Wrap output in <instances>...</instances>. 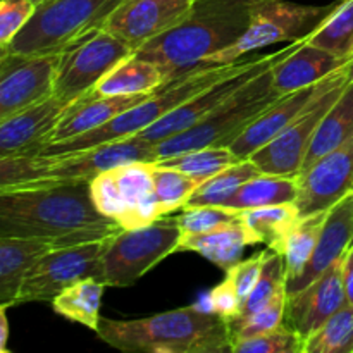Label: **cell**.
I'll return each mask as SVG.
<instances>
[{
    "label": "cell",
    "instance_id": "obj_26",
    "mask_svg": "<svg viewBox=\"0 0 353 353\" xmlns=\"http://www.w3.org/2000/svg\"><path fill=\"white\" fill-rule=\"evenodd\" d=\"M164 83V74L157 64L133 54L107 72L90 93L102 97L141 95L155 92Z\"/></svg>",
    "mask_w": 353,
    "mask_h": 353
},
{
    "label": "cell",
    "instance_id": "obj_25",
    "mask_svg": "<svg viewBox=\"0 0 353 353\" xmlns=\"http://www.w3.org/2000/svg\"><path fill=\"white\" fill-rule=\"evenodd\" d=\"M252 238L241 221L216 228L207 233L181 234L176 252H195L228 271L243 257L245 247H250Z\"/></svg>",
    "mask_w": 353,
    "mask_h": 353
},
{
    "label": "cell",
    "instance_id": "obj_47",
    "mask_svg": "<svg viewBox=\"0 0 353 353\" xmlns=\"http://www.w3.org/2000/svg\"><path fill=\"white\" fill-rule=\"evenodd\" d=\"M31 2H34V3H37V6H40V3L45 2V0H31Z\"/></svg>",
    "mask_w": 353,
    "mask_h": 353
},
{
    "label": "cell",
    "instance_id": "obj_35",
    "mask_svg": "<svg viewBox=\"0 0 353 353\" xmlns=\"http://www.w3.org/2000/svg\"><path fill=\"white\" fill-rule=\"evenodd\" d=\"M303 353H353V305L347 303L305 340Z\"/></svg>",
    "mask_w": 353,
    "mask_h": 353
},
{
    "label": "cell",
    "instance_id": "obj_38",
    "mask_svg": "<svg viewBox=\"0 0 353 353\" xmlns=\"http://www.w3.org/2000/svg\"><path fill=\"white\" fill-rule=\"evenodd\" d=\"M303 350L305 338L285 323L257 336L241 338L231 343V353H303Z\"/></svg>",
    "mask_w": 353,
    "mask_h": 353
},
{
    "label": "cell",
    "instance_id": "obj_29",
    "mask_svg": "<svg viewBox=\"0 0 353 353\" xmlns=\"http://www.w3.org/2000/svg\"><path fill=\"white\" fill-rule=\"evenodd\" d=\"M105 285L100 279L90 278L74 283L52 300V307L57 316L97 331L100 324V305Z\"/></svg>",
    "mask_w": 353,
    "mask_h": 353
},
{
    "label": "cell",
    "instance_id": "obj_6",
    "mask_svg": "<svg viewBox=\"0 0 353 353\" xmlns=\"http://www.w3.org/2000/svg\"><path fill=\"white\" fill-rule=\"evenodd\" d=\"M276 64L278 62L243 83L195 126L155 145L157 161L196 148L230 147L252 121L285 95L274 88L272 69Z\"/></svg>",
    "mask_w": 353,
    "mask_h": 353
},
{
    "label": "cell",
    "instance_id": "obj_39",
    "mask_svg": "<svg viewBox=\"0 0 353 353\" xmlns=\"http://www.w3.org/2000/svg\"><path fill=\"white\" fill-rule=\"evenodd\" d=\"M286 296L288 292L281 290L268 305L259 309L257 312L250 314L247 317H240V319L230 321V333H231V343L234 340H241V338L257 336V334L271 331L274 327L281 326L285 323V310H286Z\"/></svg>",
    "mask_w": 353,
    "mask_h": 353
},
{
    "label": "cell",
    "instance_id": "obj_11",
    "mask_svg": "<svg viewBox=\"0 0 353 353\" xmlns=\"http://www.w3.org/2000/svg\"><path fill=\"white\" fill-rule=\"evenodd\" d=\"M154 172L152 162H133L100 172L90 183L97 209L117 221L124 230L161 219L154 193Z\"/></svg>",
    "mask_w": 353,
    "mask_h": 353
},
{
    "label": "cell",
    "instance_id": "obj_5",
    "mask_svg": "<svg viewBox=\"0 0 353 353\" xmlns=\"http://www.w3.org/2000/svg\"><path fill=\"white\" fill-rule=\"evenodd\" d=\"M240 61L230 62V64L202 65V68L193 69V71L186 72V74L179 76V78L164 83L161 88L150 93L147 99H143L140 103L131 107V109L121 112L119 116L110 119L103 126L88 131L85 134H79V137L69 138V140L57 141V143H47L41 148H38L37 152H33V154L26 155L71 154V152L86 150V148L99 147V145L114 143V141L137 137L141 131H145L152 124L157 123L159 119H162L169 112L183 105L193 95H196L199 92L205 90L207 86L212 85L214 81L230 74L240 64Z\"/></svg>",
    "mask_w": 353,
    "mask_h": 353
},
{
    "label": "cell",
    "instance_id": "obj_43",
    "mask_svg": "<svg viewBox=\"0 0 353 353\" xmlns=\"http://www.w3.org/2000/svg\"><path fill=\"white\" fill-rule=\"evenodd\" d=\"M241 305H243V302L238 296L236 288H234L233 281L228 276H224V279L216 288L210 290L205 302V307L210 312L217 314V316H221L228 323L240 316Z\"/></svg>",
    "mask_w": 353,
    "mask_h": 353
},
{
    "label": "cell",
    "instance_id": "obj_9",
    "mask_svg": "<svg viewBox=\"0 0 353 353\" xmlns=\"http://www.w3.org/2000/svg\"><path fill=\"white\" fill-rule=\"evenodd\" d=\"M350 61L327 76L323 90L278 137L250 155V161L261 172L288 178H296L300 174L321 121L350 83Z\"/></svg>",
    "mask_w": 353,
    "mask_h": 353
},
{
    "label": "cell",
    "instance_id": "obj_36",
    "mask_svg": "<svg viewBox=\"0 0 353 353\" xmlns=\"http://www.w3.org/2000/svg\"><path fill=\"white\" fill-rule=\"evenodd\" d=\"M154 193L157 199L162 217L181 210L202 181L169 168H155Z\"/></svg>",
    "mask_w": 353,
    "mask_h": 353
},
{
    "label": "cell",
    "instance_id": "obj_19",
    "mask_svg": "<svg viewBox=\"0 0 353 353\" xmlns=\"http://www.w3.org/2000/svg\"><path fill=\"white\" fill-rule=\"evenodd\" d=\"M353 243V192L331 207L324 217L317 245L309 264L295 279L286 281L288 295L300 292L345 257Z\"/></svg>",
    "mask_w": 353,
    "mask_h": 353
},
{
    "label": "cell",
    "instance_id": "obj_44",
    "mask_svg": "<svg viewBox=\"0 0 353 353\" xmlns=\"http://www.w3.org/2000/svg\"><path fill=\"white\" fill-rule=\"evenodd\" d=\"M343 285L345 293H347V302L353 305V243L345 254L343 261Z\"/></svg>",
    "mask_w": 353,
    "mask_h": 353
},
{
    "label": "cell",
    "instance_id": "obj_20",
    "mask_svg": "<svg viewBox=\"0 0 353 353\" xmlns=\"http://www.w3.org/2000/svg\"><path fill=\"white\" fill-rule=\"evenodd\" d=\"M68 103L52 95L0 121V159L33 154L43 147L61 121Z\"/></svg>",
    "mask_w": 353,
    "mask_h": 353
},
{
    "label": "cell",
    "instance_id": "obj_3",
    "mask_svg": "<svg viewBox=\"0 0 353 353\" xmlns=\"http://www.w3.org/2000/svg\"><path fill=\"white\" fill-rule=\"evenodd\" d=\"M97 336L131 353L231 352L230 324L207 307L192 305L141 319H100Z\"/></svg>",
    "mask_w": 353,
    "mask_h": 353
},
{
    "label": "cell",
    "instance_id": "obj_15",
    "mask_svg": "<svg viewBox=\"0 0 353 353\" xmlns=\"http://www.w3.org/2000/svg\"><path fill=\"white\" fill-rule=\"evenodd\" d=\"M62 52H0V121L54 95Z\"/></svg>",
    "mask_w": 353,
    "mask_h": 353
},
{
    "label": "cell",
    "instance_id": "obj_22",
    "mask_svg": "<svg viewBox=\"0 0 353 353\" xmlns=\"http://www.w3.org/2000/svg\"><path fill=\"white\" fill-rule=\"evenodd\" d=\"M150 93L121 97H102L95 95V93H86L85 97L65 107L61 121L57 123L47 143H57V141L69 140V138L79 137V134L97 130V128L107 124L116 116H119L121 112L140 103Z\"/></svg>",
    "mask_w": 353,
    "mask_h": 353
},
{
    "label": "cell",
    "instance_id": "obj_18",
    "mask_svg": "<svg viewBox=\"0 0 353 353\" xmlns=\"http://www.w3.org/2000/svg\"><path fill=\"white\" fill-rule=\"evenodd\" d=\"M343 261L345 257L305 288L286 296L285 324L299 331L305 340L348 303L343 285Z\"/></svg>",
    "mask_w": 353,
    "mask_h": 353
},
{
    "label": "cell",
    "instance_id": "obj_21",
    "mask_svg": "<svg viewBox=\"0 0 353 353\" xmlns=\"http://www.w3.org/2000/svg\"><path fill=\"white\" fill-rule=\"evenodd\" d=\"M327 78H324L323 81L317 83V85L307 86V88L296 90V92L286 93L283 95L278 102L272 103L269 109H265L261 116L255 121H252L247 126V130L230 145L231 150L234 152L236 157H240L241 161L245 159H250V155L254 152H257L259 148L264 147L268 141H271L272 138L278 137L303 109L310 103V100L317 95V93L323 90L324 83Z\"/></svg>",
    "mask_w": 353,
    "mask_h": 353
},
{
    "label": "cell",
    "instance_id": "obj_14",
    "mask_svg": "<svg viewBox=\"0 0 353 353\" xmlns=\"http://www.w3.org/2000/svg\"><path fill=\"white\" fill-rule=\"evenodd\" d=\"M109 240L54 248L45 254L28 272L16 299V305L52 302L59 293L74 283L90 278L99 279L100 261Z\"/></svg>",
    "mask_w": 353,
    "mask_h": 353
},
{
    "label": "cell",
    "instance_id": "obj_40",
    "mask_svg": "<svg viewBox=\"0 0 353 353\" xmlns=\"http://www.w3.org/2000/svg\"><path fill=\"white\" fill-rule=\"evenodd\" d=\"M241 210L231 209L226 205H202V207H185L181 214L176 216L181 234H199L207 233L216 228L240 221Z\"/></svg>",
    "mask_w": 353,
    "mask_h": 353
},
{
    "label": "cell",
    "instance_id": "obj_33",
    "mask_svg": "<svg viewBox=\"0 0 353 353\" xmlns=\"http://www.w3.org/2000/svg\"><path fill=\"white\" fill-rule=\"evenodd\" d=\"M240 161L241 159L236 157L230 147H205L179 155H172V157L168 159H159L152 164L155 168L176 169V171L185 172V174L203 183L205 179L212 178L214 174L224 171V169Z\"/></svg>",
    "mask_w": 353,
    "mask_h": 353
},
{
    "label": "cell",
    "instance_id": "obj_31",
    "mask_svg": "<svg viewBox=\"0 0 353 353\" xmlns=\"http://www.w3.org/2000/svg\"><path fill=\"white\" fill-rule=\"evenodd\" d=\"M261 174V169L250 161L236 162L224 171L217 172L212 178L205 179L199 188L193 192L185 207H202V205H224L234 193L240 190L241 185L248 179ZM183 207V209H185Z\"/></svg>",
    "mask_w": 353,
    "mask_h": 353
},
{
    "label": "cell",
    "instance_id": "obj_28",
    "mask_svg": "<svg viewBox=\"0 0 353 353\" xmlns=\"http://www.w3.org/2000/svg\"><path fill=\"white\" fill-rule=\"evenodd\" d=\"M299 217L300 212L296 209L295 202H293L281 203V205L243 209L240 221L247 228L252 243H265L269 250L279 254L290 230L299 221Z\"/></svg>",
    "mask_w": 353,
    "mask_h": 353
},
{
    "label": "cell",
    "instance_id": "obj_41",
    "mask_svg": "<svg viewBox=\"0 0 353 353\" xmlns=\"http://www.w3.org/2000/svg\"><path fill=\"white\" fill-rule=\"evenodd\" d=\"M37 10L31 0H0V48L7 47Z\"/></svg>",
    "mask_w": 353,
    "mask_h": 353
},
{
    "label": "cell",
    "instance_id": "obj_2",
    "mask_svg": "<svg viewBox=\"0 0 353 353\" xmlns=\"http://www.w3.org/2000/svg\"><path fill=\"white\" fill-rule=\"evenodd\" d=\"M261 0H195L185 19L134 55L161 68L165 83L196 68L240 40Z\"/></svg>",
    "mask_w": 353,
    "mask_h": 353
},
{
    "label": "cell",
    "instance_id": "obj_4",
    "mask_svg": "<svg viewBox=\"0 0 353 353\" xmlns=\"http://www.w3.org/2000/svg\"><path fill=\"white\" fill-rule=\"evenodd\" d=\"M155 161V145L147 143L138 137L71 154L16 155L0 159V190L92 183L100 172L117 165Z\"/></svg>",
    "mask_w": 353,
    "mask_h": 353
},
{
    "label": "cell",
    "instance_id": "obj_12",
    "mask_svg": "<svg viewBox=\"0 0 353 353\" xmlns=\"http://www.w3.org/2000/svg\"><path fill=\"white\" fill-rule=\"evenodd\" d=\"M133 54L130 45L103 28L85 34L62 50L54 95L68 105L76 102L92 92L107 72Z\"/></svg>",
    "mask_w": 353,
    "mask_h": 353
},
{
    "label": "cell",
    "instance_id": "obj_32",
    "mask_svg": "<svg viewBox=\"0 0 353 353\" xmlns=\"http://www.w3.org/2000/svg\"><path fill=\"white\" fill-rule=\"evenodd\" d=\"M326 212L312 214V216H300L299 221L293 224L283 243L279 254L285 257L286 281L295 279L300 272L309 264L317 245L321 228H323Z\"/></svg>",
    "mask_w": 353,
    "mask_h": 353
},
{
    "label": "cell",
    "instance_id": "obj_17",
    "mask_svg": "<svg viewBox=\"0 0 353 353\" xmlns=\"http://www.w3.org/2000/svg\"><path fill=\"white\" fill-rule=\"evenodd\" d=\"M195 0H123L102 28L134 52L181 23Z\"/></svg>",
    "mask_w": 353,
    "mask_h": 353
},
{
    "label": "cell",
    "instance_id": "obj_46",
    "mask_svg": "<svg viewBox=\"0 0 353 353\" xmlns=\"http://www.w3.org/2000/svg\"><path fill=\"white\" fill-rule=\"evenodd\" d=\"M350 79L353 81V57H352V61H350Z\"/></svg>",
    "mask_w": 353,
    "mask_h": 353
},
{
    "label": "cell",
    "instance_id": "obj_24",
    "mask_svg": "<svg viewBox=\"0 0 353 353\" xmlns=\"http://www.w3.org/2000/svg\"><path fill=\"white\" fill-rule=\"evenodd\" d=\"M54 248L48 241L34 238L0 236V305H16L28 272Z\"/></svg>",
    "mask_w": 353,
    "mask_h": 353
},
{
    "label": "cell",
    "instance_id": "obj_42",
    "mask_svg": "<svg viewBox=\"0 0 353 353\" xmlns=\"http://www.w3.org/2000/svg\"><path fill=\"white\" fill-rule=\"evenodd\" d=\"M268 254H269V248L268 250H262L259 252V254L252 255V257L245 259V261L241 259L238 264H234L233 268H230L226 271V276L233 281L241 302L247 300V296L250 295L252 290H254L255 285H257L259 278H261L262 265H264V261L265 257H268Z\"/></svg>",
    "mask_w": 353,
    "mask_h": 353
},
{
    "label": "cell",
    "instance_id": "obj_16",
    "mask_svg": "<svg viewBox=\"0 0 353 353\" xmlns=\"http://www.w3.org/2000/svg\"><path fill=\"white\" fill-rule=\"evenodd\" d=\"M300 216L327 212L353 192V137L296 176Z\"/></svg>",
    "mask_w": 353,
    "mask_h": 353
},
{
    "label": "cell",
    "instance_id": "obj_27",
    "mask_svg": "<svg viewBox=\"0 0 353 353\" xmlns=\"http://www.w3.org/2000/svg\"><path fill=\"white\" fill-rule=\"evenodd\" d=\"M353 137V81L347 85L340 99L327 110L324 119L321 121L312 143H310L307 157L303 161L302 171L319 161L323 155L330 154L334 148L341 147L345 141ZM300 171V172H302Z\"/></svg>",
    "mask_w": 353,
    "mask_h": 353
},
{
    "label": "cell",
    "instance_id": "obj_10",
    "mask_svg": "<svg viewBox=\"0 0 353 353\" xmlns=\"http://www.w3.org/2000/svg\"><path fill=\"white\" fill-rule=\"evenodd\" d=\"M181 230L176 217H161L147 226L123 230L110 238L100 261L99 279L105 286L126 288L176 254Z\"/></svg>",
    "mask_w": 353,
    "mask_h": 353
},
{
    "label": "cell",
    "instance_id": "obj_13",
    "mask_svg": "<svg viewBox=\"0 0 353 353\" xmlns=\"http://www.w3.org/2000/svg\"><path fill=\"white\" fill-rule=\"evenodd\" d=\"M303 40H305V38L292 41V43L286 45L285 48L271 52V54H250L248 59H241L240 64H238L230 74L223 76L221 79L214 81L212 85L207 86L205 90L199 92L196 95H193L192 99L186 100L183 105H179L178 109H174L172 112H169L168 116L159 119L157 123L152 124L150 128L141 131L137 137L140 138V140L147 141V143L157 145L161 143L162 140H168V138L174 137V134L181 133V131L188 130V128L195 126V124L199 123V121H202L207 114L212 112L219 103H223L231 93L236 92L243 83H247L248 79L254 78L255 74L264 71L265 68L272 65L274 62H279L285 57H288L293 50H296V48L303 43Z\"/></svg>",
    "mask_w": 353,
    "mask_h": 353
},
{
    "label": "cell",
    "instance_id": "obj_7",
    "mask_svg": "<svg viewBox=\"0 0 353 353\" xmlns=\"http://www.w3.org/2000/svg\"><path fill=\"white\" fill-rule=\"evenodd\" d=\"M123 0H45L30 23L0 52H62L85 34L102 28Z\"/></svg>",
    "mask_w": 353,
    "mask_h": 353
},
{
    "label": "cell",
    "instance_id": "obj_34",
    "mask_svg": "<svg viewBox=\"0 0 353 353\" xmlns=\"http://www.w3.org/2000/svg\"><path fill=\"white\" fill-rule=\"evenodd\" d=\"M307 43L341 59L353 57V0H338L333 12L307 37Z\"/></svg>",
    "mask_w": 353,
    "mask_h": 353
},
{
    "label": "cell",
    "instance_id": "obj_37",
    "mask_svg": "<svg viewBox=\"0 0 353 353\" xmlns=\"http://www.w3.org/2000/svg\"><path fill=\"white\" fill-rule=\"evenodd\" d=\"M286 288V269H285V257L278 252L269 250L268 257H265L264 265H262L261 278H259L257 285L252 290L250 295L243 302L240 310V317H247L250 314L257 312L264 305H268L281 290Z\"/></svg>",
    "mask_w": 353,
    "mask_h": 353
},
{
    "label": "cell",
    "instance_id": "obj_23",
    "mask_svg": "<svg viewBox=\"0 0 353 353\" xmlns=\"http://www.w3.org/2000/svg\"><path fill=\"white\" fill-rule=\"evenodd\" d=\"M350 59H341L321 47L307 43V38L296 50L274 65V88L281 93H292L307 86L317 85L345 65Z\"/></svg>",
    "mask_w": 353,
    "mask_h": 353
},
{
    "label": "cell",
    "instance_id": "obj_45",
    "mask_svg": "<svg viewBox=\"0 0 353 353\" xmlns=\"http://www.w3.org/2000/svg\"><path fill=\"white\" fill-rule=\"evenodd\" d=\"M7 309L9 307L0 305V350L7 353V341H9V319H7Z\"/></svg>",
    "mask_w": 353,
    "mask_h": 353
},
{
    "label": "cell",
    "instance_id": "obj_30",
    "mask_svg": "<svg viewBox=\"0 0 353 353\" xmlns=\"http://www.w3.org/2000/svg\"><path fill=\"white\" fill-rule=\"evenodd\" d=\"M296 195H299V183H296V178L264 174V172H261L255 178L248 179L245 185H241L240 190L224 205L236 210L255 209V207L268 205H281V203L295 202Z\"/></svg>",
    "mask_w": 353,
    "mask_h": 353
},
{
    "label": "cell",
    "instance_id": "obj_8",
    "mask_svg": "<svg viewBox=\"0 0 353 353\" xmlns=\"http://www.w3.org/2000/svg\"><path fill=\"white\" fill-rule=\"evenodd\" d=\"M336 2L327 6H305L288 0H261L252 10L250 23L240 40L207 59L203 65L230 64L245 55L268 48L283 41L302 40L312 34L327 16L333 12Z\"/></svg>",
    "mask_w": 353,
    "mask_h": 353
},
{
    "label": "cell",
    "instance_id": "obj_1",
    "mask_svg": "<svg viewBox=\"0 0 353 353\" xmlns=\"http://www.w3.org/2000/svg\"><path fill=\"white\" fill-rule=\"evenodd\" d=\"M123 230L97 209L90 183L0 190V236L34 238L61 248L109 240Z\"/></svg>",
    "mask_w": 353,
    "mask_h": 353
}]
</instances>
